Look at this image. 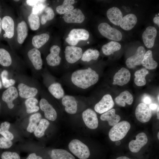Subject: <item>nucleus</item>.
<instances>
[{
    "label": "nucleus",
    "mask_w": 159,
    "mask_h": 159,
    "mask_svg": "<svg viewBox=\"0 0 159 159\" xmlns=\"http://www.w3.org/2000/svg\"><path fill=\"white\" fill-rule=\"evenodd\" d=\"M16 19L13 9L2 1V40L6 42L8 46L14 51Z\"/></svg>",
    "instance_id": "nucleus-1"
},
{
    "label": "nucleus",
    "mask_w": 159,
    "mask_h": 159,
    "mask_svg": "<svg viewBox=\"0 0 159 159\" xmlns=\"http://www.w3.org/2000/svg\"><path fill=\"white\" fill-rule=\"evenodd\" d=\"M99 74L90 67L77 70L72 74L71 80L75 86L86 89L95 84L98 81Z\"/></svg>",
    "instance_id": "nucleus-2"
},
{
    "label": "nucleus",
    "mask_w": 159,
    "mask_h": 159,
    "mask_svg": "<svg viewBox=\"0 0 159 159\" xmlns=\"http://www.w3.org/2000/svg\"><path fill=\"white\" fill-rule=\"evenodd\" d=\"M29 26L21 13L18 10L16 18V33L14 41V50L20 48L27 37Z\"/></svg>",
    "instance_id": "nucleus-3"
},
{
    "label": "nucleus",
    "mask_w": 159,
    "mask_h": 159,
    "mask_svg": "<svg viewBox=\"0 0 159 159\" xmlns=\"http://www.w3.org/2000/svg\"><path fill=\"white\" fill-rule=\"evenodd\" d=\"M18 9L30 29L38 32L40 27L39 15L28 9L22 4V3Z\"/></svg>",
    "instance_id": "nucleus-4"
},
{
    "label": "nucleus",
    "mask_w": 159,
    "mask_h": 159,
    "mask_svg": "<svg viewBox=\"0 0 159 159\" xmlns=\"http://www.w3.org/2000/svg\"><path fill=\"white\" fill-rule=\"evenodd\" d=\"M130 128V123L126 121H123L113 126L109 133L110 140L113 141L121 140L127 135Z\"/></svg>",
    "instance_id": "nucleus-5"
},
{
    "label": "nucleus",
    "mask_w": 159,
    "mask_h": 159,
    "mask_svg": "<svg viewBox=\"0 0 159 159\" xmlns=\"http://www.w3.org/2000/svg\"><path fill=\"white\" fill-rule=\"evenodd\" d=\"M26 46L25 51L26 57L29 62L35 69H41L43 64L41 52L29 43Z\"/></svg>",
    "instance_id": "nucleus-6"
},
{
    "label": "nucleus",
    "mask_w": 159,
    "mask_h": 159,
    "mask_svg": "<svg viewBox=\"0 0 159 159\" xmlns=\"http://www.w3.org/2000/svg\"><path fill=\"white\" fill-rule=\"evenodd\" d=\"M68 147L70 151L80 159H87L90 156L88 148L78 140H72L69 143Z\"/></svg>",
    "instance_id": "nucleus-7"
},
{
    "label": "nucleus",
    "mask_w": 159,
    "mask_h": 159,
    "mask_svg": "<svg viewBox=\"0 0 159 159\" xmlns=\"http://www.w3.org/2000/svg\"><path fill=\"white\" fill-rule=\"evenodd\" d=\"M98 29L102 36L109 39L118 41L121 40L122 39L121 32L106 23L100 24L98 26Z\"/></svg>",
    "instance_id": "nucleus-8"
},
{
    "label": "nucleus",
    "mask_w": 159,
    "mask_h": 159,
    "mask_svg": "<svg viewBox=\"0 0 159 159\" xmlns=\"http://www.w3.org/2000/svg\"><path fill=\"white\" fill-rule=\"evenodd\" d=\"M89 32L83 29H74L69 32L65 41L71 46L76 45L80 40H86L89 37Z\"/></svg>",
    "instance_id": "nucleus-9"
},
{
    "label": "nucleus",
    "mask_w": 159,
    "mask_h": 159,
    "mask_svg": "<svg viewBox=\"0 0 159 159\" xmlns=\"http://www.w3.org/2000/svg\"><path fill=\"white\" fill-rule=\"evenodd\" d=\"M13 51L9 46L0 42V65L8 67L14 64V61Z\"/></svg>",
    "instance_id": "nucleus-10"
},
{
    "label": "nucleus",
    "mask_w": 159,
    "mask_h": 159,
    "mask_svg": "<svg viewBox=\"0 0 159 159\" xmlns=\"http://www.w3.org/2000/svg\"><path fill=\"white\" fill-rule=\"evenodd\" d=\"M135 115L138 121L144 123L150 120L152 113L151 110L146 104L141 103L139 104L136 107Z\"/></svg>",
    "instance_id": "nucleus-11"
},
{
    "label": "nucleus",
    "mask_w": 159,
    "mask_h": 159,
    "mask_svg": "<svg viewBox=\"0 0 159 159\" xmlns=\"http://www.w3.org/2000/svg\"><path fill=\"white\" fill-rule=\"evenodd\" d=\"M66 61L70 64L74 63L81 58L82 50L81 48L75 46H67L64 51Z\"/></svg>",
    "instance_id": "nucleus-12"
},
{
    "label": "nucleus",
    "mask_w": 159,
    "mask_h": 159,
    "mask_svg": "<svg viewBox=\"0 0 159 159\" xmlns=\"http://www.w3.org/2000/svg\"><path fill=\"white\" fill-rule=\"evenodd\" d=\"M114 105V103L111 95L106 94L95 105L94 109L97 112L102 114L112 109Z\"/></svg>",
    "instance_id": "nucleus-13"
},
{
    "label": "nucleus",
    "mask_w": 159,
    "mask_h": 159,
    "mask_svg": "<svg viewBox=\"0 0 159 159\" xmlns=\"http://www.w3.org/2000/svg\"><path fill=\"white\" fill-rule=\"evenodd\" d=\"M50 37L49 34L47 32L37 33L32 37L28 43L40 51L48 42Z\"/></svg>",
    "instance_id": "nucleus-14"
},
{
    "label": "nucleus",
    "mask_w": 159,
    "mask_h": 159,
    "mask_svg": "<svg viewBox=\"0 0 159 159\" xmlns=\"http://www.w3.org/2000/svg\"><path fill=\"white\" fill-rule=\"evenodd\" d=\"M60 51V48L58 45L53 44L51 46L49 49L50 52L46 58L48 65L53 67L60 64L61 60V58L59 56Z\"/></svg>",
    "instance_id": "nucleus-15"
},
{
    "label": "nucleus",
    "mask_w": 159,
    "mask_h": 159,
    "mask_svg": "<svg viewBox=\"0 0 159 159\" xmlns=\"http://www.w3.org/2000/svg\"><path fill=\"white\" fill-rule=\"evenodd\" d=\"M83 120L89 128L94 129L97 128L98 121L96 112L88 108L84 111L82 113Z\"/></svg>",
    "instance_id": "nucleus-16"
},
{
    "label": "nucleus",
    "mask_w": 159,
    "mask_h": 159,
    "mask_svg": "<svg viewBox=\"0 0 159 159\" xmlns=\"http://www.w3.org/2000/svg\"><path fill=\"white\" fill-rule=\"evenodd\" d=\"M66 23L80 24L84 21L85 16L81 10L79 9H73L65 14L63 17Z\"/></svg>",
    "instance_id": "nucleus-17"
},
{
    "label": "nucleus",
    "mask_w": 159,
    "mask_h": 159,
    "mask_svg": "<svg viewBox=\"0 0 159 159\" xmlns=\"http://www.w3.org/2000/svg\"><path fill=\"white\" fill-rule=\"evenodd\" d=\"M145 52L146 50L143 47H139L135 54L127 59V66L130 68H133L136 66L140 65Z\"/></svg>",
    "instance_id": "nucleus-18"
},
{
    "label": "nucleus",
    "mask_w": 159,
    "mask_h": 159,
    "mask_svg": "<svg viewBox=\"0 0 159 159\" xmlns=\"http://www.w3.org/2000/svg\"><path fill=\"white\" fill-rule=\"evenodd\" d=\"M46 0H22V4L32 12L39 15L47 6Z\"/></svg>",
    "instance_id": "nucleus-19"
},
{
    "label": "nucleus",
    "mask_w": 159,
    "mask_h": 159,
    "mask_svg": "<svg viewBox=\"0 0 159 159\" xmlns=\"http://www.w3.org/2000/svg\"><path fill=\"white\" fill-rule=\"evenodd\" d=\"M148 141V138L146 134L140 132L136 135L135 140H132L129 143V149L133 153H137L147 144Z\"/></svg>",
    "instance_id": "nucleus-20"
},
{
    "label": "nucleus",
    "mask_w": 159,
    "mask_h": 159,
    "mask_svg": "<svg viewBox=\"0 0 159 159\" xmlns=\"http://www.w3.org/2000/svg\"><path fill=\"white\" fill-rule=\"evenodd\" d=\"M39 107L44 112L45 117L48 120L54 121L57 118V112L48 101L44 98L41 99L39 102Z\"/></svg>",
    "instance_id": "nucleus-21"
},
{
    "label": "nucleus",
    "mask_w": 159,
    "mask_h": 159,
    "mask_svg": "<svg viewBox=\"0 0 159 159\" xmlns=\"http://www.w3.org/2000/svg\"><path fill=\"white\" fill-rule=\"evenodd\" d=\"M130 76V73L128 70L122 67L114 76L112 84L121 86L125 85L129 81Z\"/></svg>",
    "instance_id": "nucleus-22"
},
{
    "label": "nucleus",
    "mask_w": 159,
    "mask_h": 159,
    "mask_svg": "<svg viewBox=\"0 0 159 159\" xmlns=\"http://www.w3.org/2000/svg\"><path fill=\"white\" fill-rule=\"evenodd\" d=\"M157 34L156 29L153 26L147 27L143 32L142 34L143 40L147 47L150 48L153 46Z\"/></svg>",
    "instance_id": "nucleus-23"
},
{
    "label": "nucleus",
    "mask_w": 159,
    "mask_h": 159,
    "mask_svg": "<svg viewBox=\"0 0 159 159\" xmlns=\"http://www.w3.org/2000/svg\"><path fill=\"white\" fill-rule=\"evenodd\" d=\"M18 96V93L17 89L14 87L11 86L9 87L3 92L2 99L6 102L8 107L10 109L13 108L14 106L13 101Z\"/></svg>",
    "instance_id": "nucleus-24"
},
{
    "label": "nucleus",
    "mask_w": 159,
    "mask_h": 159,
    "mask_svg": "<svg viewBox=\"0 0 159 159\" xmlns=\"http://www.w3.org/2000/svg\"><path fill=\"white\" fill-rule=\"evenodd\" d=\"M62 104L65 107V110L68 113L75 114L77 111V104L75 98L69 95H64L62 100Z\"/></svg>",
    "instance_id": "nucleus-25"
},
{
    "label": "nucleus",
    "mask_w": 159,
    "mask_h": 159,
    "mask_svg": "<svg viewBox=\"0 0 159 159\" xmlns=\"http://www.w3.org/2000/svg\"><path fill=\"white\" fill-rule=\"evenodd\" d=\"M17 88L20 96L24 98L34 97L38 92L36 88L30 87L23 83L19 84Z\"/></svg>",
    "instance_id": "nucleus-26"
},
{
    "label": "nucleus",
    "mask_w": 159,
    "mask_h": 159,
    "mask_svg": "<svg viewBox=\"0 0 159 159\" xmlns=\"http://www.w3.org/2000/svg\"><path fill=\"white\" fill-rule=\"evenodd\" d=\"M107 15L108 19L112 24L119 26L122 18V13L120 10L116 7H113L108 10Z\"/></svg>",
    "instance_id": "nucleus-27"
},
{
    "label": "nucleus",
    "mask_w": 159,
    "mask_h": 159,
    "mask_svg": "<svg viewBox=\"0 0 159 159\" xmlns=\"http://www.w3.org/2000/svg\"><path fill=\"white\" fill-rule=\"evenodd\" d=\"M137 21V17L135 14H128L122 17L120 26L124 30L129 31L134 27Z\"/></svg>",
    "instance_id": "nucleus-28"
},
{
    "label": "nucleus",
    "mask_w": 159,
    "mask_h": 159,
    "mask_svg": "<svg viewBox=\"0 0 159 159\" xmlns=\"http://www.w3.org/2000/svg\"><path fill=\"white\" fill-rule=\"evenodd\" d=\"M115 110L112 109L103 113L100 117V119L102 121H107L110 126L115 125L119 122L120 116L115 114Z\"/></svg>",
    "instance_id": "nucleus-29"
},
{
    "label": "nucleus",
    "mask_w": 159,
    "mask_h": 159,
    "mask_svg": "<svg viewBox=\"0 0 159 159\" xmlns=\"http://www.w3.org/2000/svg\"><path fill=\"white\" fill-rule=\"evenodd\" d=\"M39 16L40 23V29L46 25L49 21L53 19L55 16V13L51 7L47 6L39 15Z\"/></svg>",
    "instance_id": "nucleus-30"
},
{
    "label": "nucleus",
    "mask_w": 159,
    "mask_h": 159,
    "mask_svg": "<svg viewBox=\"0 0 159 159\" xmlns=\"http://www.w3.org/2000/svg\"><path fill=\"white\" fill-rule=\"evenodd\" d=\"M116 103L120 106L124 107L126 103L129 105L132 104L133 97L132 95L128 91H125L121 92L115 99Z\"/></svg>",
    "instance_id": "nucleus-31"
},
{
    "label": "nucleus",
    "mask_w": 159,
    "mask_h": 159,
    "mask_svg": "<svg viewBox=\"0 0 159 159\" xmlns=\"http://www.w3.org/2000/svg\"><path fill=\"white\" fill-rule=\"evenodd\" d=\"M141 64L146 69L150 70L154 69L157 67L158 63L153 59L151 51L148 50L145 52Z\"/></svg>",
    "instance_id": "nucleus-32"
},
{
    "label": "nucleus",
    "mask_w": 159,
    "mask_h": 159,
    "mask_svg": "<svg viewBox=\"0 0 159 159\" xmlns=\"http://www.w3.org/2000/svg\"><path fill=\"white\" fill-rule=\"evenodd\" d=\"M50 156L52 159H75L74 157L67 150L59 149L52 150Z\"/></svg>",
    "instance_id": "nucleus-33"
},
{
    "label": "nucleus",
    "mask_w": 159,
    "mask_h": 159,
    "mask_svg": "<svg viewBox=\"0 0 159 159\" xmlns=\"http://www.w3.org/2000/svg\"><path fill=\"white\" fill-rule=\"evenodd\" d=\"M148 72V70L145 68L136 71L134 74L135 77L134 80L135 84L139 86L145 85L146 83L145 77Z\"/></svg>",
    "instance_id": "nucleus-34"
},
{
    "label": "nucleus",
    "mask_w": 159,
    "mask_h": 159,
    "mask_svg": "<svg viewBox=\"0 0 159 159\" xmlns=\"http://www.w3.org/2000/svg\"><path fill=\"white\" fill-rule=\"evenodd\" d=\"M121 48V45L119 43L112 41L104 45L102 47V50L104 54L109 55L119 50Z\"/></svg>",
    "instance_id": "nucleus-35"
},
{
    "label": "nucleus",
    "mask_w": 159,
    "mask_h": 159,
    "mask_svg": "<svg viewBox=\"0 0 159 159\" xmlns=\"http://www.w3.org/2000/svg\"><path fill=\"white\" fill-rule=\"evenodd\" d=\"M48 89L51 94L56 99H60L64 96V91L59 83H54L51 84Z\"/></svg>",
    "instance_id": "nucleus-36"
},
{
    "label": "nucleus",
    "mask_w": 159,
    "mask_h": 159,
    "mask_svg": "<svg viewBox=\"0 0 159 159\" xmlns=\"http://www.w3.org/2000/svg\"><path fill=\"white\" fill-rule=\"evenodd\" d=\"M41 118L42 115L39 112L36 113L31 115L29 117V123L26 128L27 131L30 133L34 132Z\"/></svg>",
    "instance_id": "nucleus-37"
},
{
    "label": "nucleus",
    "mask_w": 159,
    "mask_h": 159,
    "mask_svg": "<svg viewBox=\"0 0 159 159\" xmlns=\"http://www.w3.org/2000/svg\"><path fill=\"white\" fill-rule=\"evenodd\" d=\"M75 2L74 0H64L62 5L56 7V11L58 14H64L74 9V6L72 5Z\"/></svg>",
    "instance_id": "nucleus-38"
},
{
    "label": "nucleus",
    "mask_w": 159,
    "mask_h": 159,
    "mask_svg": "<svg viewBox=\"0 0 159 159\" xmlns=\"http://www.w3.org/2000/svg\"><path fill=\"white\" fill-rule=\"evenodd\" d=\"M49 124V121L47 120L42 119L34 132L35 136L38 138H40L43 136Z\"/></svg>",
    "instance_id": "nucleus-39"
},
{
    "label": "nucleus",
    "mask_w": 159,
    "mask_h": 159,
    "mask_svg": "<svg viewBox=\"0 0 159 159\" xmlns=\"http://www.w3.org/2000/svg\"><path fill=\"white\" fill-rule=\"evenodd\" d=\"M38 102L37 100L34 97L27 99L25 102L27 113L30 114L38 111L39 108V107L37 105Z\"/></svg>",
    "instance_id": "nucleus-40"
},
{
    "label": "nucleus",
    "mask_w": 159,
    "mask_h": 159,
    "mask_svg": "<svg viewBox=\"0 0 159 159\" xmlns=\"http://www.w3.org/2000/svg\"><path fill=\"white\" fill-rule=\"evenodd\" d=\"M99 54L100 53L98 50L89 49L82 54L81 58L83 61L89 62L92 60H97Z\"/></svg>",
    "instance_id": "nucleus-41"
},
{
    "label": "nucleus",
    "mask_w": 159,
    "mask_h": 159,
    "mask_svg": "<svg viewBox=\"0 0 159 159\" xmlns=\"http://www.w3.org/2000/svg\"><path fill=\"white\" fill-rule=\"evenodd\" d=\"M10 124L8 122H4L1 123L0 125V134L5 138L11 140L13 139V134L9 131Z\"/></svg>",
    "instance_id": "nucleus-42"
},
{
    "label": "nucleus",
    "mask_w": 159,
    "mask_h": 159,
    "mask_svg": "<svg viewBox=\"0 0 159 159\" xmlns=\"http://www.w3.org/2000/svg\"><path fill=\"white\" fill-rule=\"evenodd\" d=\"M8 75V72L6 70H4L1 72V77L2 83L4 86L5 88L11 87L15 82V80L14 79H7Z\"/></svg>",
    "instance_id": "nucleus-43"
},
{
    "label": "nucleus",
    "mask_w": 159,
    "mask_h": 159,
    "mask_svg": "<svg viewBox=\"0 0 159 159\" xmlns=\"http://www.w3.org/2000/svg\"><path fill=\"white\" fill-rule=\"evenodd\" d=\"M1 159H20L19 155L16 152L5 151L1 155Z\"/></svg>",
    "instance_id": "nucleus-44"
},
{
    "label": "nucleus",
    "mask_w": 159,
    "mask_h": 159,
    "mask_svg": "<svg viewBox=\"0 0 159 159\" xmlns=\"http://www.w3.org/2000/svg\"><path fill=\"white\" fill-rule=\"evenodd\" d=\"M13 144L11 141L4 137L0 138V148L2 149H7L10 148Z\"/></svg>",
    "instance_id": "nucleus-45"
},
{
    "label": "nucleus",
    "mask_w": 159,
    "mask_h": 159,
    "mask_svg": "<svg viewBox=\"0 0 159 159\" xmlns=\"http://www.w3.org/2000/svg\"><path fill=\"white\" fill-rule=\"evenodd\" d=\"M2 12V1L0 0V42L2 40L1 21Z\"/></svg>",
    "instance_id": "nucleus-46"
},
{
    "label": "nucleus",
    "mask_w": 159,
    "mask_h": 159,
    "mask_svg": "<svg viewBox=\"0 0 159 159\" xmlns=\"http://www.w3.org/2000/svg\"><path fill=\"white\" fill-rule=\"evenodd\" d=\"M26 159H43L42 158L38 155H37L35 153H33L30 154Z\"/></svg>",
    "instance_id": "nucleus-47"
},
{
    "label": "nucleus",
    "mask_w": 159,
    "mask_h": 159,
    "mask_svg": "<svg viewBox=\"0 0 159 159\" xmlns=\"http://www.w3.org/2000/svg\"><path fill=\"white\" fill-rule=\"evenodd\" d=\"M143 101L144 103L145 104H149L151 102V100L148 96H145L143 98Z\"/></svg>",
    "instance_id": "nucleus-48"
},
{
    "label": "nucleus",
    "mask_w": 159,
    "mask_h": 159,
    "mask_svg": "<svg viewBox=\"0 0 159 159\" xmlns=\"http://www.w3.org/2000/svg\"><path fill=\"white\" fill-rule=\"evenodd\" d=\"M157 107V105L155 104L152 103L150 106L149 108L151 110H155Z\"/></svg>",
    "instance_id": "nucleus-49"
},
{
    "label": "nucleus",
    "mask_w": 159,
    "mask_h": 159,
    "mask_svg": "<svg viewBox=\"0 0 159 159\" xmlns=\"http://www.w3.org/2000/svg\"><path fill=\"white\" fill-rule=\"evenodd\" d=\"M153 22L157 24L158 26H159V17L156 16L153 19Z\"/></svg>",
    "instance_id": "nucleus-50"
},
{
    "label": "nucleus",
    "mask_w": 159,
    "mask_h": 159,
    "mask_svg": "<svg viewBox=\"0 0 159 159\" xmlns=\"http://www.w3.org/2000/svg\"><path fill=\"white\" fill-rule=\"evenodd\" d=\"M116 159H130L129 158L125 156H121L119 157Z\"/></svg>",
    "instance_id": "nucleus-51"
},
{
    "label": "nucleus",
    "mask_w": 159,
    "mask_h": 159,
    "mask_svg": "<svg viewBox=\"0 0 159 159\" xmlns=\"http://www.w3.org/2000/svg\"><path fill=\"white\" fill-rule=\"evenodd\" d=\"M159 105L158 106V107L157 109V119H159Z\"/></svg>",
    "instance_id": "nucleus-52"
},
{
    "label": "nucleus",
    "mask_w": 159,
    "mask_h": 159,
    "mask_svg": "<svg viewBox=\"0 0 159 159\" xmlns=\"http://www.w3.org/2000/svg\"><path fill=\"white\" fill-rule=\"evenodd\" d=\"M2 87V85L1 82L0 80V89H1Z\"/></svg>",
    "instance_id": "nucleus-53"
},
{
    "label": "nucleus",
    "mask_w": 159,
    "mask_h": 159,
    "mask_svg": "<svg viewBox=\"0 0 159 159\" xmlns=\"http://www.w3.org/2000/svg\"><path fill=\"white\" fill-rule=\"evenodd\" d=\"M157 137L158 139H159V132H158V135H157Z\"/></svg>",
    "instance_id": "nucleus-54"
},
{
    "label": "nucleus",
    "mask_w": 159,
    "mask_h": 159,
    "mask_svg": "<svg viewBox=\"0 0 159 159\" xmlns=\"http://www.w3.org/2000/svg\"><path fill=\"white\" fill-rule=\"evenodd\" d=\"M159 95H158V97H157V99H158V102H159Z\"/></svg>",
    "instance_id": "nucleus-55"
},
{
    "label": "nucleus",
    "mask_w": 159,
    "mask_h": 159,
    "mask_svg": "<svg viewBox=\"0 0 159 159\" xmlns=\"http://www.w3.org/2000/svg\"><path fill=\"white\" fill-rule=\"evenodd\" d=\"M87 43H89V42H87Z\"/></svg>",
    "instance_id": "nucleus-56"
},
{
    "label": "nucleus",
    "mask_w": 159,
    "mask_h": 159,
    "mask_svg": "<svg viewBox=\"0 0 159 159\" xmlns=\"http://www.w3.org/2000/svg\"></svg>",
    "instance_id": "nucleus-57"
}]
</instances>
